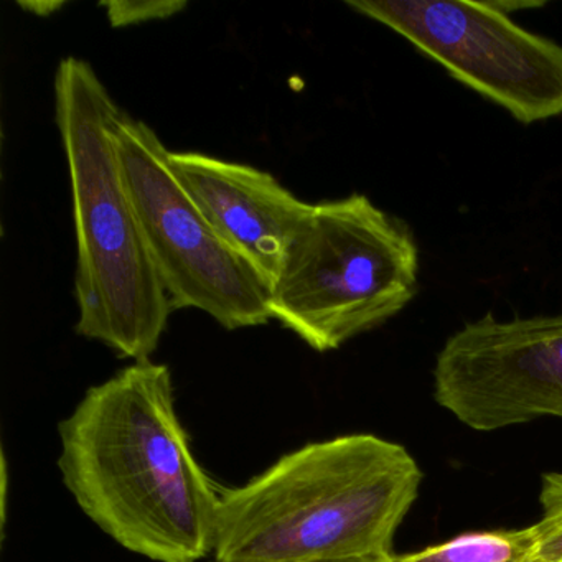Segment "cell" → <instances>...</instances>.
Wrapping results in <instances>:
<instances>
[{
	"instance_id": "obj_4",
	"label": "cell",
	"mask_w": 562,
	"mask_h": 562,
	"mask_svg": "<svg viewBox=\"0 0 562 562\" xmlns=\"http://www.w3.org/2000/svg\"><path fill=\"white\" fill-rule=\"evenodd\" d=\"M419 249L403 223L353 193L312 205L271 289L272 318L314 350H337L417 294Z\"/></svg>"
},
{
	"instance_id": "obj_11",
	"label": "cell",
	"mask_w": 562,
	"mask_h": 562,
	"mask_svg": "<svg viewBox=\"0 0 562 562\" xmlns=\"http://www.w3.org/2000/svg\"><path fill=\"white\" fill-rule=\"evenodd\" d=\"M101 5L106 9L108 21L113 27L164 21L187 9V2L182 0H110Z\"/></svg>"
},
{
	"instance_id": "obj_6",
	"label": "cell",
	"mask_w": 562,
	"mask_h": 562,
	"mask_svg": "<svg viewBox=\"0 0 562 562\" xmlns=\"http://www.w3.org/2000/svg\"><path fill=\"white\" fill-rule=\"evenodd\" d=\"M347 5L396 32L519 123L561 116L562 45L513 22L506 2L348 0Z\"/></svg>"
},
{
	"instance_id": "obj_3",
	"label": "cell",
	"mask_w": 562,
	"mask_h": 562,
	"mask_svg": "<svg viewBox=\"0 0 562 562\" xmlns=\"http://www.w3.org/2000/svg\"><path fill=\"white\" fill-rule=\"evenodd\" d=\"M55 114L70 170L77 233V331L133 361L150 360L172 305L150 259L116 153L124 111L88 61L55 75Z\"/></svg>"
},
{
	"instance_id": "obj_7",
	"label": "cell",
	"mask_w": 562,
	"mask_h": 562,
	"mask_svg": "<svg viewBox=\"0 0 562 562\" xmlns=\"http://www.w3.org/2000/svg\"><path fill=\"white\" fill-rule=\"evenodd\" d=\"M434 400L479 432L562 419V314L463 325L437 355Z\"/></svg>"
},
{
	"instance_id": "obj_9",
	"label": "cell",
	"mask_w": 562,
	"mask_h": 562,
	"mask_svg": "<svg viewBox=\"0 0 562 562\" xmlns=\"http://www.w3.org/2000/svg\"><path fill=\"white\" fill-rule=\"evenodd\" d=\"M387 562H541L535 528L492 529L457 535L420 551L390 554Z\"/></svg>"
},
{
	"instance_id": "obj_1",
	"label": "cell",
	"mask_w": 562,
	"mask_h": 562,
	"mask_svg": "<svg viewBox=\"0 0 562 562\" xmlns=\"http://www.w3.org/2000/svg\"><path fill=\"white\" fill-rule=\"evenodd\" d=\"M58 429L65 486L117 544L156 562L213 552L220 488L193 456L166 364L134 361L90 387Z\"/></svg>"
},
{
	"instance_id": "obj_13",
	"label": "cell",
	"mask_w": 562,
	"mask_h": 562,
	"mask_svg": "<svg viewBox=\"0 0 562 562\" xmlns=\"http://www.w3.org/2000/svg\"><path fill=\"white\" fill-rule=\"evenodd\" d=\"M331 562H387V555H383V558L348 559V561H331Z\"/></svg>"
},
{
	"instance_id": "obj_10",
	"label": "cell",
	"mask_w": 562,
	"mask_h": 562,
	"mask_svg": "<svg viewBox=\"0 0 562 562\" xmlns=\"http://www.w3.org/2000/svg\"><path fill=\"white\" fill-rule=\"evenodd\" d=\"M541 519L532 525L541 562H562V472L541 476Z\"/></svg>"
},
{
	"instance_id": "obj_8",
	"label": "cell",
	"mask_w": 562,
	"mask_h": 562,
	"mask_svg": "<svg viewBox=\"0 0 562 562\" xmlns=\"http://www.w3.org/2000/svg\"><path fill=\"white\" fill-rule=\"evenodd\" d=\"M169 166L213 228L272 289L312 205L255 167L200 153H170Z\"/></svg>"
},
{
	"instance_id": "obj_5",
	"label": "cell",
	"mask_w": 562,
	"mask_h": 562,
	"mask_svg": "<svg viewBox=\"0 0 562 562\" xmlns=\"http://www.w3.org/2000/svg\"><path fill=\"white\" fill-rule=\"evenodd\" d=\"M116 153L150 259L172 311L196 308L228 330L268 324L271 285L233 249L169 166L170 150L143 121L124 114Z\"/></svg>"
},
{
	"instance_id": "obj_12",
	"label": "cell",
	"mask_w": 562,
	"mask_h": 562,
	"mask_svg": "<svg viewBox=\"0 0 562 562\" xmlns=\"http://www.w3.org/2000/svg\"><path fill=\"white\" fill-rule=\"evenodd\" d=\"M19 5L25 9V11L31 12V14L50 15L54 14L57 9L64 8V2H27V4L21 2Z\"/></svg>"
},
{
	"instance_id": "obj_2",
	"label": "cell",
	"mask_w": 562,
	"mask_h": 562,
	"mask_svg": "<svg viewBox=\"0 0 562 562\" xmlns=\"http://www.w3.org/2000/svg\"><path fill=\"white\" fill-rule=\"evenodd\" d=\"M423 472L373 434L308 443L235 488H220L215 562H331L393 554Z\"/></svg>"
}]
</instances>
